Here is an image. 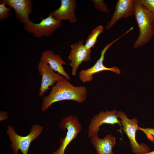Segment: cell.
<instances>
[{
	"label": "cell",
	"mask_w": 154,
	"mask_h": 154,
	"mask_svg": "<svg viewBox=\"0 0 154 154\" xmlns=\"http://www.w3.org/2000/svg\"><path fill=\"white\" fill-rule=\"evenodd\" d=\"M87 95L85 87L75 86L64 78L52 86L48 95L43 98L41 110L44 112L54 103L62 100H73L82 103L86 100Z\"/></svg>",
	"instance_id": "obj_1"
},
{
	"label": "cell",
	"mask_w": 154,
	"mask_h": 154,
	"mask_svg": "<svg viewBox=\"0 0 154 154\" xmlns=\"http://www.w3.org/2000/svg\"><path fill=\"white\" fill-rule=\"evenodd\" d=\"M133 11V15L139 30L138 37L133 45V48H137L147 44L153 36L154 19L152 13L139 0H134Z\"/></svg>",
	"instance_id": "obj_2"
},
{
	"label": "cell",
	"mask_w": 154,
	"mask_h": 154,
	"mask_svg": "<svg viewBox=\"0 0 154 154\" xmlns=\"http://www.w3.org/2000/svg\"><path fill=\"white\" fill-rule=\"evenodd\" d=\"M43 127L37 124L33 125L29 134L25 136L16 133L13 128L9 125L7 133L12 143L11 147L14 154H18L20 150L23 154H27L32 141L37 139L43 131Z\"/></svg>",
	"instance_id": "obj_3"
},
{
	"label": "cell",
	"mask_w": 154,
	"mask_h": 154,
	"mask_svg": "<svg viewBox=\"0 0 154 154\" xmlns=\"http://www.w3.org/2000/svg\"><path fill=\"white\" fill-rule=\"evenodd\" d=\"M117 116L120 120L122 127L121 129L128 138L132 151L135 154L143 153L150 152L149 147L144 143L139 144L135 138V133L138 130V121L137 118L134 117L129 118L126 114L121 111H117Z\"/></svg>",
	"instance_id": "obj_4"
},
{
	"label": "cell",
	"mask_w": 154,
	"mask_h": 154,
	"mask_svg": "<svg viewBox=\"0 0 154 154\" xmlns=\"http://www.w3.org/2000/svg\"><path fill=\"white\" fill-rule=\"evenodd\" d=\"M60 128L67 130L65 136L60 140L59 148L52 154H65V151L68 145L77 137L82 129V125L77 117L75 115L66 117L60 121Z\"/></svg>",
	"instance_id": "obj_5"
},
{
	"label": "cell",
	"mask_w": 154,
	"mask_h": 154,
	"mask_svg": "<svg viewBox=\"0 0 154 154\" xmlns=\"http://www.w3.org/2000/svg\"><path fill=\"white\" fill-rule=\"evenodd\" d=\"M41 18L42 21L40 23H35L31 21L24 24L25 30L33 34L35 37L41 38L50 37L62 26V21L56 20L49 15L45 19Z\"/></svg>",
	"instance_id": "obj_6"
},
{
	"label": "cell",
	"mask_w": 154,
	"mask_h": 154,
	"mask_svg": "<svg viewBox=\"0 0 154 154\" xmlns=\"http://www.w3.org/2000/svg\"><path fill=\"white\" fill-rule=\"evenodd\" d=\"M128 33L127 32H126L121 36L107 44L104 47L101 52L100 58L95 64L92 67L87 69L82 70L80 71L79 75V79L83 83L90 82L92 80L94 74L104 71H110L119 74L121 71L117 67L114 66L111 68L107 67L104 64L103 61L105 54L108 49L113 44Z\"/></svg>",
	"instance_id": "obj_7"
},
{
	"label": "cell",
	"mask_w": 154,
	"mask_h": 154,
	"mask_svg": "<svg viewBox=\"0 0 154 154\" xmlns=\"http://www.w3.org/2000/svg\"><path fill=\"white\" fill-rule=\"evenodd\" d=\"M70 47L68 59L70 61L69 64L72 67V74L76 76L78 67L82 63L91 59V49L86 48L83 40L74 43Z\"/></svg>",
	"instance_id": "obj_8"
},
{
	"label": "cell",
	"mask_w": 154,
	"mask_h": 154,
	"mask_svg": "<svg viewBox=\"0 0 154 154\" xmlns=\"http://www.w3.org/2000/svg\"><path fill=\"white\" fill-rule=\"evenodd\" d=\"M117 111L115 109L110 111H101L94 115L91 120L88 127V136L91 138L100 129V126L104 124L114 125L118 124L121 126L117 115Z\"/></svg>",
	"instance_id": "obj_9"
},
{
	"label": "cell",
	"mask_w": 154,
	"mask_h": 154,
	"mask_svg": "<svg viewBox=\"0 0 154 154\" xmlns=\"http://www.w3.org/2000/svg\"><path fill=\"white\" fill-rule=\"evenodd\" d=\"M77 2L76 0H61L59 7L49 15L59 21L68 20L71 23H75L77 21L75 12Z\"/></svg>",
	"instance_id": "obj_10"
},
{
	"label": "cell",
	"mask_w": 154,
	"mask_h": 154,
	"mask_svg": "<svg viewBox=\"0 0 154 154\" xmlns=\"http://www.w3.org/2000/svg\"><path fill=\"white\" fill-rule=\"evenodd\" d=\"M38 69L42 78L39 96H42L50 86L64 78L63 76L55 72L48 64L40 61L38 65Z\"/></svg>",
	"instance_id": "obj_11"
},
{
	"label": "cell",
	"mask_w": 154,
	"mask_h": 154,
	"mask_svg": "<svg viewBox=\"0 0 154 154\" xmlns=\"http://www.w3.org/2000/svg\"><path fill=\"white\" fill-rule=\"evenodd\" d=\"M6 5L13 9L19 22L25 24L31 21L29 15L33 11L32 0H4Z\"/></svg>",
	"instance_id": "obj_12"
},
{
	"label": "cell",
	"mask_w": 154,
	"mask_h": 154,
	"mask_svg": "<svg viewBox=\"0 0 154 154\" xmlns=\"http://www.w3.org/2000/svg\"><path fill=\"white\" fill-rule=\"evenodd\" d=\"M134 0H118L116 4L115 11L110 21L105 29L109 30L120 19L126 18L133 15Z\"/></svg>",
	"instance_id": "obj_13"
},
{
	"label": "cell",
	"mask_w": 154,
	"mask_h": 154,
	"mask_svg": "<svg viewBox=\"0 0 154 154\" xmlns=\"http://www.w3.org/2000/svg\"><path fill=\"white\" fill-rule=\"evenodd\" d=\"M40 60L48 64L54 71L58 72L68 80L70 79V76L62 66L63 64L66 65V63L59 54H55L50 50H46L42 52Z\"/></svg>",
	"instance_id": "obj_14"
},
{
	"label": "cell",
	"mask_w": 154,
	"mask_h": 154,
	"mask_svg": "<svg viewBox=\"0 0 154 154\" xmlns=\"http://www.w3.org/2000/svg\"><path fill=\"white\" fill-rule=\"evenodd\" d=\"M91 142L97 154H115L112 149L116 145V139L112 135L108 134L100 139L98 137V132H96L91 138Z\"/></svg>",
	"instance_id": "obj_15"
},
{
	"label": "cell",
	"mask_w": 154,
	"mask_h": 154,
	"mask_svg": "<svg viewBox=\"0 0 154 154\" xmlns=\"http://www.w3.org/2000/svg\"><path fill=\"white\" fill-rule=\"evenodd\" d=\"M104 29L103 26L100 25L96 26L91 31L85 40L84 45L86 48L91 50L94 47L97 42L98 36L104 32Z\"/></svg>",
	"instance_id": "obj_16"
},
{
	"label": "cell",
	"mask_w": 154,
	"mask_h": 154,
	"mask_svg": "<svg viewBox=\"0 0 154 154\" xmlns=\"http://www.w3.org/2000/svg\"><path fill=\"white\" fill-rule=\"evenodd\" d=\"M12 8L6 6L4 0L0 1V20L3 21L4 19L7 18L9 15Z\"/></svg>",
	"instance_id": "obj_17"
},
{
	"label": "cell",
	"mask_w": 154,
	"mask_h": 154,
	"mask_svg": "<svg viewBox=\"0 0 154 154\" xmlns=\"http://www.w3.org/2000/svg\"><path fill=\"white\" fill-rule=\"evenodd\" d=\"M95 9L101 12L104 13H109L107 4L104 2L103 0H92Z\"/></svg>",
	"instance_id": "obj_18"
},
{
	"label": "cell",
	"mask_w": 154,
	"mask_h": 154,
	"mask_svg": "<svg viewBox=\"0 0 154 154\" xmlns=\"http://www.w3.org/2000/svg\"><path fill=\"white\" fill-rule=\"evenodd\" d=\"M139 1L152 13L154 21V0H139Z\"/></svg>",
	"instance_id": "obj_19"
},
{
	"label": "cell",
	"mask_w": 154,
	"mask_h": 154,
	"mask_svg": "<svg viewBox=\"0 0 154 154\" xmlns=\"http://www.w3.org/2000/svg\"><path fill=\"white\" fill-rule=\"evenodd\" d=\"M138 129L143 132L150 140L152 141L154 139V128L151 127L144 128L138 126Z\"/></svg>",
	"instance_id": "obj_20"
},
{
	"label": "cell",
	"mask_w": 154,
	"mask_h": 154,
	"mask_svg": "<svg viewBox=\"0 0 154 154\" xmlns=\"http://www.w3.org/2000/svg\"><path fill=\"white\" fill-rule=\"evenodd\" d=\"M138 154H154V151H153L151 152H149L145 153H140Z\"/></svg>",
	"instance_id": "obj_21"
},
{
	"label": "cell",
	"mask_w": 154,
	"mask_h": 154,
	"mask_svg": "<svg viewBox=\"0 0 154 154\" xmlns=\"http://www.w3.org/2000/svg\"><path fill=\"white\" fill-rule=\"evenodd\" d=\"M153 35L154 36V21L153 22Z\"/></svg>",
	"instance_id": "obj_22"
}]
</instances>
